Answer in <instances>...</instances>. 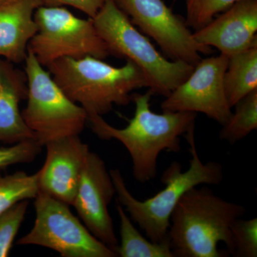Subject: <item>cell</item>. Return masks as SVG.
<instances>
[{"instance_id":"9a60e30c","label":"cell","mask_w":257,"mask_h":257,"mask_svg":"<svg viewBox=\"0 0 257 257\" xmlns=\"http://www.w3.org/2000/svg\"><path fill=\"white\" fill-rule=\"evenodd\" d=\"M42 0H5L0 5V57L25 62L29 42L37 31L34 14Z\"/></svg>"},{"instance_id":"5bb4252c","label":"cell","mask_w":257,"mask_h":257,"mask_svg":"<svg viewBox=\"0 0 257 257\" xmlns=\"http://www.w3.org/2000/svg\"><path fill=\"white\" fill-rule=\"evenodd\" d=\"M28 96L25 71L0 57V143L6 145L35 140L24 121L20 104Z\"/></svg>"},{"instance_id":"7402d4cb","label":"cell","mask_w":257,"mask_h":257,"mask_svg":"<svg viewBox=\"0 0 257 257\" xmlns=\"http://www.w3.org/2000/svg\"><path fill=\"white\" fill-rule=\"evenodd\" d=\"M234 252L236 257L257 256V219H236L231 225Z\"/></svg>"},{"instance_id":"2e32d148","label":"cell","mask_w":257,"mask_h":257,"mask_svg":"<svg viewBox=\"0 0 257 257\" xmlns=\"http://www.w3.org/2000/svg\"><path fill=\"white\" fill-rule=\"evenodd\" d=\"M224 86L231 108L257 89V45L229 57Z\"/></svg>"},{"instance_id":"3957f363","label":"cell","mask_w":257,"mask_h":257,"mask_svg":"<svg viewBox=\"0 0 257 257\" xmlns=\"http://www.w3.org/2000/svg\"><path fill=\"white\" fill-rule=\"evenodd\" d=\"M246 208L228 202L207 187H194L177 203L170 219L168 239L175 257H222L218 244L234 252L231 227Z\"/></svg>"},{"instance_id":"7c38bea8","label":"cell","mask_w":257,"mask_h":257,"mask_svg":"<svg viewBox=\"0 0 257 257\" xmlns=\"http://www.w3.org/2000/svg\"><path fill=\"white\" fill-rule=\"evenodd\" d=\"M46 159L37 172L39 189L51 197L73 204L79 179L89 152V145L79 135L47 143Z\"/></svg>"},{"instance_id":"9c48e42d","label":"cell","mask_w":257,"mask_h":257,"mask_svg":"<svg viewBox=\"0 0 257 257\" xmlns=\"http://www.w3.org/2000/svg\"><path fill=\"white\" fill-rule=\"evenodd\" d=\"M131 23L158 44L171 60L195 66L211 47L198 43L185 20L176 15L163 0H114Z\"/></svg>"},{"instance_id":"8fae6325","label":"cell","mask_w":257,"mask_h":257,"mask_svg":"<svg viewBox=\"0 0 257 257\" xmlns=\"http://www.w3.org/2000/svg\"><path fill=\"white\" fill-rule=\"evenodd\" d=\"M115 194L114 182L105 163L97 154L89 152L72 206L87 229L114 251L119 244L108 209Z\"/></svg>"},{"instance_id":"44dd1931","label":"cell","mask_w":257,"mask_h":257,"mask_svg":"<svg viewBox=\"0 0 257 257\" xmlns=\"http://www.w3.org/2000/svg\"><path fill=\"white\" fill-rule=\"evenodd\" d=\"M29 202H19L0 214V257L9 255L13 241L25 219Z\"/></svg>"},{"instance_id":"52a82bcc","label":"cell","mask_w":257,"mask_h":257,"mask_svg":"<svg viewBox=\"0 0 257 257\" xmlns=\"http://www.w3.org/2000/svg\"><path fill=\"white\" fill-rule=\"evenodd\" d=\"M37 31L28 49L44 67L62 58L87 56L104 60L110 56L92 18L75 16L63 7L41 6L34 14Z\"/></svg>"},{"instance_id":"ac0fdd59","label":"cell","mask_w":257,"mask_h":257,"mask_svg":"<svg viewBox=\"0 0 257 257\" xmlns=\"http://www.w3.org/2000/svg\"><path fill=\"white\" fill-rule=\"evenodd\" d=\"M235 110L222 125L219 138L234 145L257 128V89L235 104Z\"/></svg>"},{"instance_id":"603a6c76","label":"cell","mask_w":257,"mask_h":257,"mask_svg":"<svg viewBox=\"0 0 257 257\" xmlns=\"http://www.w3.org/2000/svg\"><path fill=\"white\" fill-rule=\"evenodd\" d=\"M42 147L35 140H28L11 146L0 147V169L33 162L41 152Z\"/></svg>"},{"instance_id":"ffe728a7","label":"cell","mask_w":257,"mask_h":257,"mask_svg":"<svg viewBox=\"0 0 257 257\" xmlns=\"http://www.w3.org/2000/svg\"><path fill=\"white\" fill-rule=\"evenodd\" d=\"M239 0H184L187 26L197 30Z\"/></svg>"},{"instance_id":"30bf717a","label":"cell","mask_w":257,"mask_h":257,"mask_svg":"<svg viewBox=\"0 0 257 257\" xmlns=\"http://www.w3.org/2000/svg\"><path fill=\"white\" fill-rule=\"evenodd\" d=\"M228 60L222 54L201 59L190 75L165 97L162 110L202 113L222 126L232 112L224 86Z\"/></svg>"},{"instance_id":"4fadbf2b","label":"cell","mask_w":257,"mask_h":257,"mask_svg":"<svg viewBox=\"0 0 257 257\" xmlns=\"http://www.w3.org/2000/svg\"><path fill=\"white\" fill-rule=\"evenodd\" d=\"M257 0H239L202 28L194 40L229 57L257 45Z\"/></svg>"},{"instance_id":"e0dca14e","label":"cell","mask_w":257,"mask_h":257,"mask_svg":"<svg viewBox=\"0 0 257 257\" xmlns=\"http://www.w3.org/2000/svg\"><path fill=\"white\" fill-rule=\"evenodd\" d=\"M116 209L119 217L121 239L120 244L115 248L117 256L175 257L169 239L156 243L144 237L117 200Z\"/></svg>"},{"instance_id":"5b68a950","label":"cell","mask_w":257,"mask_h":257,"mask_svg":"<svg viewBox=\"0 0 257 257\" xmlns=\"http://www.w3.org/2000/svg\"><path fill=\"white\" fill-rule=\"evenodd\" d=\"M92 20L110 55L136 64L154 94L167 97L192 73L194 66L167 60L160 53L114 0H107Z\"/></svg>"},{"instance_id":"8992f818","label":"cell","mask_w":257,"mask_h":257,"mask_svg":"<svg viewBox=\"0 0 257 257\" xmlns=\"http://www.w3.org/2000/svg\"><path fill=\"white\" fill-rule=\"evenodd\" d=\"M25 62L28 96L22 115L35 141L45 147L59 139L79 135L88 122L85 109L64 94L30 49Z\"/></svg>"},{"instance_id":"cb8c5ba5","label":"cell","mask_w":257,"mask_h":257,"mask_svg":"<svg viewBox=\"0 0 257 257\" xmlns=\"http://www.w3.org/2000/svg\"><path fill=\"white\" fill-rule=\"evenodd\" d=\"M107 0H42L44 6H70L94 18Z\"/></svg>"},{"instance_id":"d6986e66","label":"cell","mask_w":257,"mask_h":257,"mask_svg":"<svg viewBox=\"0 0 257 257\" xmlns=\"http://www.w3.org/2000/svg\"><path fill=\"white\" fill-rule=\"evenodd\" d=\"M39 191L37 172L30 175L24 172L0 175V214L19 202L36 197Z\"/></svg>"},{"instance_id":"277c9868","label":"cell","mask_w":257,"mask_h":257,"mask_svg":"<svg viewBox=\"0 0 257 257\" xmlns=\"http://www.w3.org/2000/svg\"><path fill=\"white\" fill-rule=\"evenodd\" d=\"M47 69L64 94L82 106L88 116H102L114 105H128L135 90L149 87L145 74L130 60L115 67L92 56L62 58Z\"/></svg>"},{"instance_id":"d4e9b609","label":"cell","mask_w":257,"mask_h":257,"mask_svg":"<svg viewBox=\"0 0 257 257\" xmlns=\"http://www.w3.org/2000/svg\"><path fill=\"white\" fill-rule=\"evenodd\" d=\"M5 0H0V5H1L2 3H3V2H5Z\"/></svg>"},{"instance_id":"ba28073f","label":"cell","mask_w":257,"mask_h":257,"mask_svg":"<svg viewBox=\"0 0 257 257\" xmlns=\"http://www.w3.org/2000/svg\"><path fill=\"white\" fill-rule=\"evenodd\" d=\"M35 199V223L18 244L43 246L63 257L117 256L113 248L96 239L65 203L40 191Z\"/></svg>"},{"instance_id":"7a4b0ae2","label":"cell","mask_w":257,"mask_h":257,"mask_svg":"<svg viewBox=\"0 0 257 257\" xmlns=\"http://www.w3.org/2000/svg\"><path fill=\"white\" fill-rule=\"evenodd\" d=\"M188 142L191 159L188 170L183 172L180 163L172 162L161 177L165 188L156 195L140 201L130 193L124 177L117 169L109 171L118 201L130 219L146 233L148 239L160 243L168 239L172 212L182 196L199 185H219L224 178L223 167L216 162L204 163L198 154L194 128L184 135Z\"/></svg>"},{"instance_id":"6da1fadb","label":"cell","mask_w":257,"mask_h":257,"mask_svg":"<svg viewBox=\"0 0 257 257\" xmlns=\"http://www.w3.org/2000/svg\"><path fill=\"white\" fill-rule=\"evenodd\" d=\"M153 94L150 89L143 94H133L135 114L124 128L111 126L101 115L88 116V122L98 138L116 140L124 145L133 161L134 177L141 183L156 177L161 152L180 151V137L194 128L197 118V113L188 111L154 112L150 105Z\"/></svg>"}]
</instances>
